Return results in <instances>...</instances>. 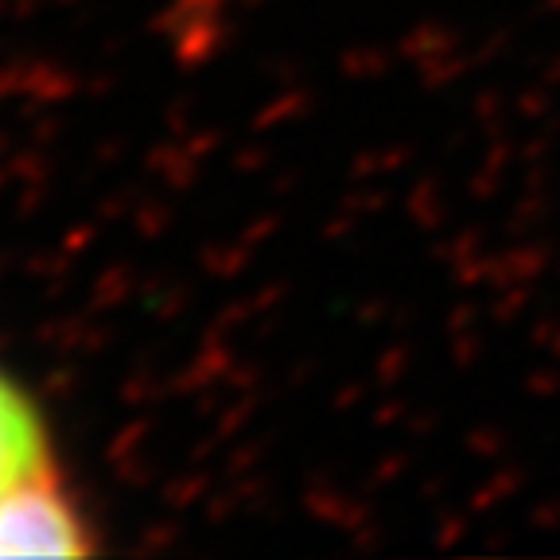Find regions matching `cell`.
<instances>
[{"label": "cell", "instance_id": "6da1fadb", "mask_svg": "<svg viewBox=\"0 0 560 560\" xmlns=\"http://www.w3.org/2000/svg\"><path fill=\"white\" fill-rule=\"evenodd\" d=\"M90 549L86 522L51 467L0 494V557H86Z\"/></svg>", "mask_w": 560, "mask_h": 560}, {"label": "cell", "instance_id": "7a4b0ae2", "mask_svg": "<svg viewBox=\"0 0 560 560\" xmlns=\"http://www.w3.org/2000/svg\"><path fill=\"white\" fill-rule=\"evenodd\" d=\"M39 471H47V440L39 412L0 374V494Z\"/></svg>", "mask_w": 560, "mask_h": 560}]
</instances>
